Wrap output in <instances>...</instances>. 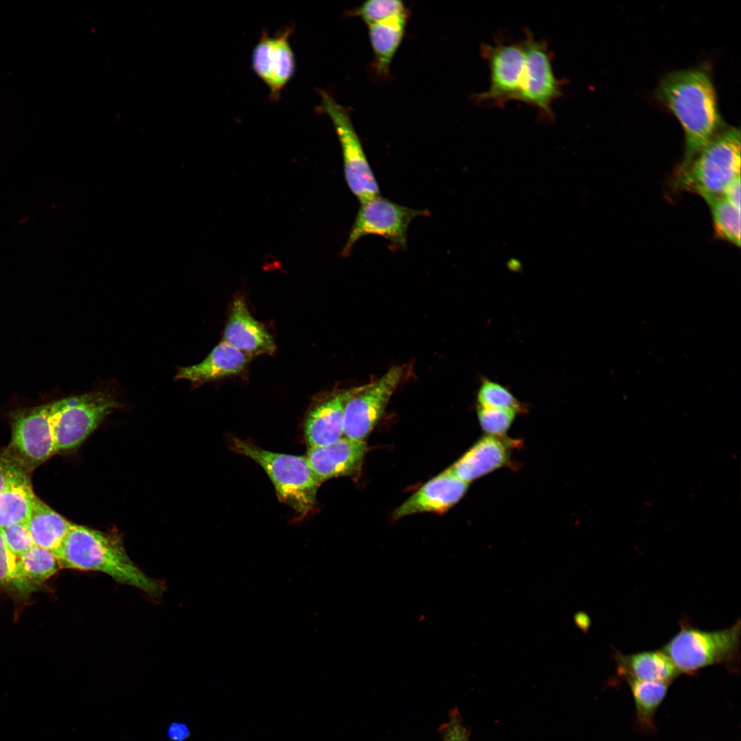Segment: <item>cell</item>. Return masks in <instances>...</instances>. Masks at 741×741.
I'll list each match as a JSON object with an SVG mask.
<instances>
[{
	"mask_svg": "<svg viewBox=\"0 0 741 741\" xmlns=\"http://www.w3.org/2000/svg\"><path fill=\"white\" fill-rule=\"evenodd\" d=\"M12 447L30 464L42 462L56 451L49 404L17 412L12 421Z\"/></svg>",
	"mask_w": 741,
	"mask_h": 741,
	"instance_id": "5bb4252c",
	"label": "cell"
},
{
	"mask_svg": "<svg viewBox=\"0 0 741 741\" xmlns=\"http://www.w3.org/2000/svg\"><path fill=\"white\" fill-rule=\"evenodd\" d=\"M10 466H1L0 465V492L4 489L8 479V474Z\"/></svg>",
	"mask_w": 741,
	"mask_h": 741,
	"instance_id": "d590c367",
	"label": "cell"
},
{
	"mask_svg": "<svg viewBox=\"0 0 741 741\" xmlns=\"http://www.w3.org/2000/svg\"><path fill=\"white\" fill-rule=\"evenodd\" d=\"M1 530L8 548L18 556L35 545L25 523L14 524Z\"/></svg>",
	"mask_w": 741,
	"mask_h": 741,
	"instance_id": "4dcf8cb0",
	"label": "cell"
},
{
	"mask_svg": "<svg viewBox=\"0 0 741 741\" xmlns=\"http://www.w3.org/2000/svg\"><path fill=\"white\" fill-rule=\"evenodd\" d=\"M25 524L34 544L53 552L73 525L37 497Z\"/></svg>",
	"mask_w": 741,
	"mask_h": 741,
	"instance_id": "603a6c76",
	"label": "cell"
},
{
	"mask_svg": "<svg viewBox=\"0 0 741 741\" xmlns=\"http://www.w3.org/2000/svg\"><path fill=\"white\" fill-rule=\"evenodd\" d=\"M54 554L60 568L100 572L147 593L161 592L158 583L132 562L116 537L73 524Z\"/></svg>",
	"mask_w": 741,
	"mask_h": 741,
	"instance_id": "7a4b0ae2",
	"label": "cell"
},
{
	"mask_svg": "<svg viewBox=\"0 0 741 741\" xmlns=\"http://www.w3.org/2000/svg\"><path fill=\"white\" fill-rule=\"evenodd\" d=\"M517 445V440L505 436H484L449 469L469 484L506 465L514 447Z\"/></svg>",
	"mask_w": 741,
	"mask_h": 741,
	"instance_id": "ac0fdd59",
	"label": "cell"
},
{
	"mask_svg": "<svg viewBox=\"0 0 741 741\" xmlns=\"http://www.w3.org/2000/svg\"><path fill=\"white\" fill-rule=\"evenodd\" d=\"M478 405L481 407L511 410L521 412L525 407L504 386L483 379L477 395Z\"/></svg>",
	"mask_w": 741,
	"mask_h": 741,
	"instance_id": "83f0119b",
	"label": "cell"
},
{
	"mask_svg": "<svg viewBox=\"0 0 741 741\" xmlns=\"http://www.w3.org/2000/svg\"><path fill=\"white\" fill-rule=\"evenodd\" d=\"M740 131L722 130L685 167L673 175L674 187L698 195L705 201L722 197L740 178Z\"/></svg>",
	"mask_w": 741,
	"mask_h": 741,
	"instance_id": "3957f363",
	"label": "cell"
},
{
	"mask_svg": "<svg viewBox=\"0 0 741 741\" xmlns=\"http://www.w3.org/2000/svg\"><path fill=\"white\" fill-rule=\"evenodd\" d=\"M405 373L406 367L403 365L391 367L349 400L344 410V437L364 440L382 416Z\"/></svg>",
	"mask_w": 741,
	"mask_h": 741,
	"instance_id": "8fae6325",
	"label": "cell"
},
{
	"mask_svg": "<svg viewBox=\"0 0 741 741\" xmlns=\"http://www.w3.org/2000/svg\"><path fill=\"white\" fill-rule=\"evenodd\" d=\"M320 95L321 108L329 117L340 144L344 178L350 191L361 204L379 196L378 184L348 110L325 91Z\"/></svg>",
	"mask_w": 741,
	"mask_h": 741,
	"instance_id": "ba28073f",
	"label": "cell"
},
{
	"mask_svg": "<svg viewBox=\"0 0 741 741\" xmlns=\"http://www.w3.org/2000/svg\"><path fill=\"white\" fill-rule=\"evenodd\" d=\"M618 674L624 679H636L669 683L680 673L662 651H644L631 655L615 654Z\"/></svg>",
	"mask_w": 741,
	"mask_h": 741,
	"instance_id": "44dd1931",
	"label": "cell"
},
{
	"mask_svg": "<svg viewBox=\"0 0 741 741\" xmlns=\"http://www.w3.org/2000/svg\"><path fill=\"white\" fill-rule=\"evenodd\" d=\"M635 701L637 719L646 729H652L655 711L667 693L669 683L633 678L625 679Z\"/></svg>",
	"mask_w": 741,
	"mask_h": 741,
	"instance_id": "cb8c5ba5",
	"label": "cell"
},
{
	"mask_svg": "<svg viewBox=\"0 0 741 741\" xmlns=\"http://www.w3.org/2000/svg\"><path fill=\"white\" fill-rule=\"evenodd\" d=\"M408 18L404 8L367 25L374 55V68L381 77L388 76L390 63L402 41Z\"/></svg>",
	"mask_w": 741,
	"mask_h": 741,
	"instance_id": "ffe728a7",
	"label": "cell"
},
{
	"mask_svg": "<svg viewBox=\"0 0 741 741\" xmlns=\"http://www.w3.org/2000/svg\"><path fill=\"white\" fill-rule=\"evenodd\" d=\"M469 484L447 469L405 501L396 509L394 517L399 519L423 512L444 513L463 497Z\"/></svg>",
	"mask_w": 741,
	"mask_h": 741,
	"instance_id": "2e32d148",
	"label": "cell"
},
{
	"mask_svg": "<svg viewBox=\"0 0 741 741\" xmlns=\"http://www.w3.org/2000/svg\"><path fill=\"white\" fill-rule=\"evenodd\" d=\"M576 626L586 633L590 626L591 621L588 615L584 612L576 613L574 616Z\"/></svg>",
	"mask_w": 741,
	"mask_h": 741,
	"instance_id": "e575fe53",
	"label": "cell"
},
{
	"mask_svg": "<svg viewBox=\"0 0 741 741\" xmlns=\"http://www.w3.org/2000/svg\"><path fill=\"white\" fill-rule=\"evenodd\" d=\"M366 451L364 440L342 437L328 445L309 447L306 458L322 483L329 478L358 473Z\"/></svg>",
	"mask_w": 741,
	"mask_h": 741,
	"instance_id": "9a60e30c",
	"label": "cell"
},
{
	"mask_svg": "<svg viewBox=\"0 0 741 741\" xmlns=\"http://www.w3.org/2000/svg\"><path fill=\"white\" fill-rule=\"evenodd\" d=\"M444 741H469L467 732L460 722H453L447 728Z\"/></svg>",
	"mask_w": 741,
	"mask_h": 741,
	"instance_id": "1f68e13d",
	"label": "cell"
},
{
	"mask_svg": "<svg viewBox=\"0 0 741 741\" xmlns=\"http://www.w3.org/2000/svg\"><path fill=\"white\" fill-rule=\"evenodd\" d=\"M481 55L490 71L489 88L473 95L478 104L502 106L519 101L524 84L526 53L523 41L498 36L493 43L482 44Z\"/></svg>",
	"mask_w": 741,
	"mask_h": 741,
	"instance_id": "52a82bcc",
	"label": "cell"
},
{
	"mask_svg": "<svg viewBox=\"0 0 741 741\" xmlns=\"http://www.w3.org/2000/svg\"><path fill=\"white\" fill-rule=\"evenodd\" d=\"M404 8L405 5L399 0H369L353 10V12L368 25Z\"/></svg>",
	"mask_w": 741,
	"mask_h": 741,
	"instance_id": "f546056e",
	"label": "cell"
},
{
	"mask_svg": "<svg viewBox=\"0 0 741 741\" xmlns=\"http://www.w3.org/2000/svg\"><path fill=\"white\" fill-rule=\"evenodd\" d=\"M250 357L222 341L198 364L178 369L176 379H187L193 385L232 376L241 373Z\"/></svg>",
	"mask_w": 741,
	"mask_h": 741,
	"instance_id": "d6986e66",
	"label": "cell"
},
{
	"mask_svg": "<svg viewBox=\"0 0 741 741\" xmlns=\"http://www.w3.org/2000/svg\"><path fill=\"white\" fill-rule=\"evenodd\" d=\"M428 215L427 210L410 209L379 195L361 204L342 255L348 256L355 242L369 235L383 237L395 249H405L412 220Z\"/></svg>",
	"mask_w": 741,
	"mask_h": 741,
	"instance_id": "9c48e42d",
	"label": "cell"
},
{
	"mask_svg": "<svg viewBox=\"0 0 741 741\" xmlns=\"http://www.w3.org/2000/svg\"><path fill=\"white\" fill-rule=\"evenodd\" d=\"M477 413L480 426L487 435L504 436L510 427L517 412L511 410L481 407Z\"/></svg>",
	"mask_w": 741,
	"mask_h": 741,
	"instance_id": "f1b7e54d",
	"label": "cell"
},
{
	"mask_svg": "<svg viewBox=\"0 0 741 741\" xmlns=\"http://www.w3.org/2000/svg\"><path fill=\"white\" fill-rule=\"evenodd\" d=\"M36 497L27 477L10 466L6 484L0 492V529L26 523Z\"/></svg>",
	"mask_w": 741,
	"mask_h": 741,
	"instance_id": "7402d4cb",
	"label": "cell"
},
{
	"mask_svg": "<svg viewBox=\"0 0 741 741\" xmlns=\"http://www.w3.org/2000/svg\"><path fill=\"white\" fill-rule=\"evenodd\" d=\"M222 341L249 357L272 355L276 350L272 336L250 314L242 296L232 303Z\"/></svg>",
	"mask_w": 741,
	"mask_h": 741,
	"instance_id": "e0dca14e",
	"label": "cell"
},
{
	"mask_svg": "<svg viewBox=\"0 0 741 741\" xmlns=\"http://www.w3.org/2000/svg\"><path fill=\"white\" fill-rule=\"evenodd\" d=\"M711 215L715 236L740 246V208L723 196L706 201Z\"/></svg>",
	"mask_w": 741,
	"mask_h": 741,
	"instance_id": "d4e9b609",
	"label": "cell"
},
{
	"mask_svg": "<svg viewBox=\"0 0 741 741\" xmlns=\"http://www.w3.org/2000/svg\"><path fill=\"white\" fill-rule=\"evenodd\" d=\"M740 622L725 629L707 631L681 621L680 630L662 648L679 673L692 674L698 670L722 664L736 670L739 664Z\"/></svg>",
	"mask_w": 741,
	"mask_h": 741,
	"instance_id": "277c9868",
	"label": "cell"
},
{
	"mask_svg": "<svg viewBox=\"0 0 741 741\" xmlns=\"http://www.w3.org/2000/svg\"><path fill=\"white\" fill-rule=\"evenodd\" d=\"M292 32V26L272 36L263 32L252 53V69L269 89L273 101L279 99L295 72V57L289 41Z\"/></svg>",
	"mask_w": 741,
	"mask_h": 741,
	"instance_id": "7c38bea8",
	"label": "cell"
},
{
	"mask_svg": "<svg viewBox=\"0 0 741 741\" xmlns=\"http://www.w3.org/2000/svg\"><path fill=\"white\" fill-rule=\"evenodd\" d=\"M231 447L263 469L281 501L303 516L312 510L321 482L306 456L270 451L237 438H232Z\"/></svg>",
	"mask_w": 741,
	"mask_h": 741,
	"instance_id": "5b68a950",
	"label": "cell"
},
{
	"mask_svg": "<svg viewBox=\"0 0 741 741\" xmlns=\"http://www.w3.org/2000/svg\"><path fill=\"white\" fill-rule=\"evenodd\" d=\"M19 567L23 577L37 589L60 569L52 551L36 545L19 556Z\"/></svg>",
	"mask_w": 741,
	"mask_h": 741,
	"instance_id": "484cf974",
	"label": "cell"
},
{
	"mask_svg": "<svg viewBox=\"0 0 741 741\" xmlns=\"http://www.w3.org/2000/svg\"><path fill=\"white\" fill-rule=\"evenodd\" d=\"M109 393L92 391L49 403L56 451L81 444L117 407Z\"/></svg>",
	"mask_w": 741,
	"mask_h": 741,
	"instance_id": "8992f818",
	"label": "cell"
},
{
	"mask_svg": "<svg viewBox=\"0 0 741 741\" xmlns=\"http://www.w3.org/2000/svg\"><path fill=\"white\" fill-rule=\"evenodd\" d=\"M522 41L525 48L526 63L519 101L536 108L543 120L552 121V104L563 95L565 82L555 75L552 54L543 40L537 39L526 29Z\"/></svg>",
	"mask_w": 741,
	"mask_h": 741,
	"instance_id": "30bf717a",
	"label": "cell"
},
{
	"mask_svg": "<svg viewBox=\"0 0 741 741\" xmlns=\"http://www.w3.org/2000/svg\"><path fill=\"white\" fill-rule=\"evenodd\" d=\"M723 197L738 208L740 207V178L736 180L727 189Z\"/></svg>",
	"mask_w": 741,
	"mask_h": 741,
	"instance_id": "d6a6232c",
	"label": "cell"
},
{
	"mask_svg": "<svg viewBox=\"0 0 741 741\" xmlns=\"http://www.w3.org/2000/svg\"><path fill=\"white\" fill-rule=\"evenodd\" d=\"M659 99L680 122L685 134L686 166L723 128L711 78L702 69L671 72L661 81Z\"/></svg>",
	"mask_w": 741,
	"mask_h": 741,
	"instance_id": "6da1fadb",
	"label": "cell"
},
{
	"mask_svg": "<svg viewBox=\"0 0 741 741\" xmlns=\"http://www.w3.org/2000/svg\"><path fill=\"white\" fill-rule=\"evenodd\" d=\"M168 736L170 739L175 741H183L189 735L187 727L181 723L172 724L168 729Z\"/></svg>",
	"mask_w": 741,
	"mask_h": 741,
	"instance_id": "836d02e7",
	"label": "cell"
},
{
	"mask_svg": "<svg viewBox=\"0 0 741 741\" xmlns=\"http://www.w3.org/2000/svg\"><path fill=\"white\" fill-rule=\"evenodd\" d=\"M364 386L335 389L315 402L305 422V436L309 447L328 445L342 438L346 405Z\"/></svg>",
	"mask_w": 741,
	"mask_h": 741,
	"instance_id": "4fadbf2b",
	"label": "cell"
},
{
	"mask_svg": "<svg viewBox=\"0 0 741 741\" xmlns=\"http://www.w3.org/2000/svg\"><path fill=\"white\" fill-rule=\"evenodd\" d=\"M0 586L21 595H27L37 589L23 577L19 567V556L9 550L1 529Z\"/></svg>",
	"mask_w": 741,
	"mask_h": 741,
	"instance_id": "4316f807",
	"label": "cell"
}]
</instances>
